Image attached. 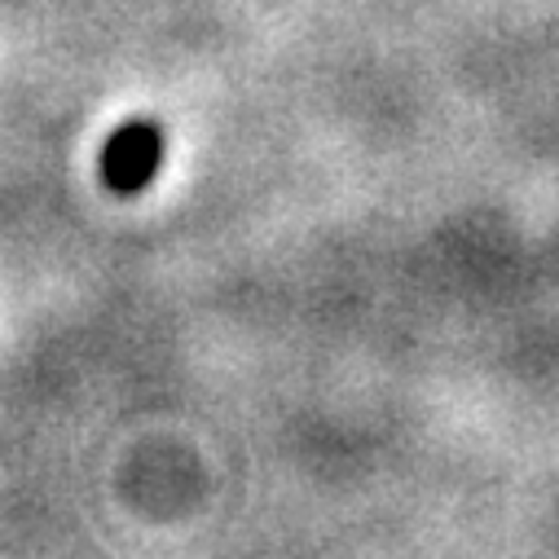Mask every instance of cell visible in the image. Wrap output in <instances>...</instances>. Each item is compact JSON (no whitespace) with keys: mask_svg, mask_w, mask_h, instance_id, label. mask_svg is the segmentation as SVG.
I'll return each instance as SVG.
<instances>
[{"mask_svg":"<svg viewBox=\"0 0 559 559\" xmlns=\"http://www.w3.org/2000/svg\"><path fill=\"white\" fill-rule=\"evenodd\" d=\"M164 164V128L155 119L119 123L102 146V181L115 194H136L159 177Z\"/></svg>","mask_w":559,"mask_h":559,"instance_id":"cell-1","label":"cell"}]
</instances>
